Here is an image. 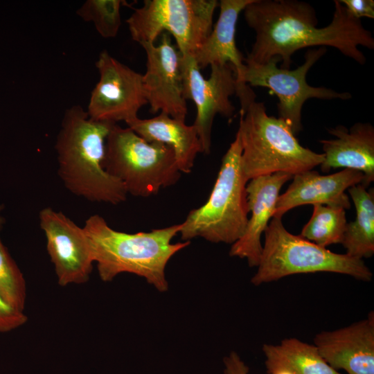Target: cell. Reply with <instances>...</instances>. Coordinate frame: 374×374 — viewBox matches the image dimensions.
<instances>
[{
	"label": "cell",
	"instance_id": "cell-1",
	"mask_svg": "<svg viewBox=\"0 0 374 374\" xmlns=\"http://www.w3.org/2000/svg\"><path fill=\"white\" fill-rule=\"evenodd\" d=\"M330 23L317 27L314 8L296 0H252L244 9L247 25L256 34L244 60L263 64L278 57L280 68L290 69L292 55L311 46H331L360 64L366 57L359 46L374 48V38L359 19L352 16L340 1H335Z\"/></svg>",
	"mask_w": 374,
	"mask_h": 374
},
{
	"label": "cell",
	"instance_id": "cell-2",
	"mask_svg": "<svg viewBox=\"0 0 374 374\" xmlns=\"http://www.w3.org/2000/svg\"><path fill=\"white\" fill-rule=\"evenodd\" d=\"M111 122L91 119L80 105L68 108L55 149L58 175L66 188L89 202L118 204L127 198L123 184L104 168Z\"/></svg>",
	"mask_w": 374,
	"mask_h": 374
},
{
	"label": "cell",
	"instance_id": "cell-3",
	"mask_svg": "<svg viewBox=\"0 0 374 374\" xmlns=\"http://www.w3.org/2000/svg\"><path fill=\"white\" fill-rule=\"evenodd\" d=\"M181 227L178 224L128 233L112 229L98 214L88 217L83 226L103 281L110 282L120 274L130 273L143 277L161 292L168 288L165 273L168 261L190 244V241L172 242Z\"/></svg>",
	"mask_w": 374,
	"mask_h": 374
},
{
	"label": "cell",
	"instance_id": "cell-4",
	"mask_svg": "<svg viewBox=\"0 0 374 374\" xmlns=\"http://www.w3.org/2000/svg\"><path fill=\"white\" fill-rule=\"evenodd\" d=\"M237 132L242 169L248 181L276 172L294 176L312 170L324 159L323 153L302 146L284 120L269 116L263 103L253 100L240 111Z\"/></svg>",
	"mask_w": 374,
	"mask_h": 374
},
{
	"label": "cell",
	"instance_id": "cell-5",
	"mask_svg": "<svg viewBox=\"0 0 374 374\" xmlns=\"http://www.w3.org/2000/svg\"><path fill=\"white\" fill-rule=\"evenodd\" d=\"M242 144L237 132L222 159L208 200L191 210L181 223L184 241L202 238L213 243L233 244L243 235L248 222L245 178L241 165Z\"/></svg>",
	"mask_w": 374,
	"mask_h": 374
},
{
	"label": "cell",
	"instance_id": "cell-6",
	"mask_svg": "<svg viewBox=\"0 0 374 374\" xmlns=\"http://www.w3.org/2000/svg\"><path fill=\"white\" fill-rule=\"evenodd\" d=\"M264 234L260 260L251 279L254 285L317 272L345 274L365 282L372 280L373 273L362 259L332 252L292 234L284 226L282 217L274 216Z\"/></svg>",
	"mask_w": 374,
	"mask_h": 374
},
{
	"label": "cell",
	"instance_id": "cell-7",
	"mask_svg": "<svg viewBox=\"0 0 374 374\" xmlns=\"http://www.w3.org/2000/svg\"><path fill=\"white\" fill-rule=\"evenodd\" d=\"M105 170L123 185L127 195L148 197L180 178L173 150L148 142L130 127L114 124L107 137Z\"/></svg>",
	"mask_w": 374,
	"mask_h": 374
},
{
	"label": "cell",
	"instance_id": "cell-8",
	"mask_svg": "<svg viewBox=\"0 0 374 374\" xmlns=\"http://www.w3.org/2000/svg\"><path fill=\"white\" fill-rule=\"evenodd\" d=\"M218 4L216 0H145L126 22L132 39L141 46L154 44L165 30L181 55H193L212 30Z\"/></svg>",
	"mask_w": 374,
	"mask_h": 374
},
{
	"label": "cell",
	"instance_id": "cell-9",
	"mask_svg": "<svg viewBox=\"0 0 374 374\" xmlns=\"http://www.w3.org/2000/svg\"><path fill=\"white\" fill-rule=\"evenodd\" d=\"M326 47L310 49L305 55V61L296 69L278 68L280 59L274 57L267 62L257 64L244 60V68L238 79L239 98L248 95L251 89L248 86L269 88L276 94L280 118L284 120L296 136L301 130V110L305 102L310 98L323 100L351 98L348 92H338L326 87L309 85L306 75L310 68L326 53Z\"/></svg>",
	"mask_w": 374,
	"mask_h": 374
},
{
	"label": "cell",
	"instance_id": "cell-10",
	"mask_svg": "<svg viewBox=\"0 0 374 374\" xmlns=\"http://www.w3.org/2000/svg\"><path fill=\"white\" fill-rule=\"evenodd\" d=\"M180 64L186 100H193L197 113L193 125L199 136L202 153L209 154L211 147V130L217 114L231 118L235 107L229 98L238 91L235 70L229 64L211 65L210 77L204 78L194 57L181 55Z\"/></svg>",
	"mask_w": 374,
	"mask_h": 374
},
{
	"label": "cell",
	"instance_id": "cell-11",
	"mask_svg": "<svg viewBox=\"0 0 374 374\" xmlns=\"http://www.w3.org/2000/svg\"><path fill=\"white\" fill-rule=\"evenodd\" d=\"M100 78L91 92L87 108L93 120L126 123L138 117L148 104L143 75L103 51L96 62Z\"/></svg>",
	"mask_w": 374,
	"mask_h": 374
},
{
	"label": "cell",
	"instance_id": "cell-12",
	"mask_svg": "<svg viewBox=\"0 0 374 374\" xmlns=\"http://www.w3.org/2000/svg\"><path fill=\"white\" fill-rule=\"evenodd\" d=\"M46 250L61 286L87 283L94 263L89 238L83 228L51 207L39 213Z\"/></svg>",
	"mask_w": 374,
	"mask_h": 374
},
{
	"label": "cell",
	"instance_id": "cell-13",
	"mask_svg": "<svg viewBox=\"0 0 374 374\" xmlns=\"http://www.w3.org/2000/svg\"><path fill=\"white\" fill-rule=\"evenodd\" d=\"M142 46L147 57L143 85L150 112L153 114L160 112L185 121L188 109L184 94L179 51L167 33L161 34L158 45L147 44Z\"/></svg>",
	"mask_w": 374,
	"mask_h": 374
},
{
	"label": "cell",
	"instance_id": "cell-14",
	"mask_svg": "<svg viewBox=\"0 0 374 374\" xmlns=\"http://www.w3.org/2000/svg\"><path fill=\"white\" fill-rule=\"evenodd\" d=\"M314 345L335 370L348 374H374V313L350 326L322 331Z\"/></svg>",
	"mask_w": 374,
	"mask_h": 374
},
{
	"label": "cell",
	"instance_id": "cell-15",
	"mask_svg": "<svg viewBox=\"0 0 374 374\" xmlns=\"http://www.w3.org/2000/svg\"><path fill=\"white\" fill-rule=\"evenodd\" d=\"M293 176L276 172L253 178L246 186L251 217L242 236L231 245L229 255L245 258L249 267H257L262 251L261 237L274 217L280 190Z\"/></svg>",
	"mask_w": 374,
	"mask_h": 374
},
{
	"label": "cell",
	"instance_id": "cell-16",
	"mask_svg": "<svg viewBox=\"0 0 374 374\" xmlns=\"http://www.w3.org/2000/svg\"><path fill=\"white\" fill-rule=\"evenodd\" d=\"M284 193L278 196L274 216L283 217L288 211L301 205L322 204L348 209L350 202L346 190L362 184V172L344 169L322 175L310 170L293 176Z\"/></svg>",
	"mask_w": 374,
	"mask_h": 374
},
{
	"label": "cell",
	"instance_id": "cell-17",
	"mask_svg": "<svg viewBox=\"0 0 374 374\" xmlns=\"http://www.w3.org/2000/svg\"><path fill=\"white\" fill-rule=\"evenodd\" d=\"M335 139L321 140L324 159L320 165L323 172L344 168L364 175L362 183L368 187L374 181V127L370 123H357L350 130L337 125L328 130Z\"/></svg>",
	"mask_w": 374,
	"mask_h": 374
},
{
	"label": "cell",
	"instance_id": "cell-18",
	"mask_svg": "<svg viewBox=\"0 0 374 374\" xmlns=\"http://www.w3.org/2000/svg\"><path fill=\"white\" fill-rule=\"evenodd\" d=\"M252 0H221L214 28L193 54L199 69L213 64H231L236 80L244 68V57L236 46L235 28L240 13Z\"/></svg>",
	"mask_w": 374,
	"mask_h": 374
},
{
	"label": "cell",
	"instance_id": "cell-19",
	"mask_svg": "<svg viewBox=\"0 0 374 374\" xmlns=\"http://www.w3.org/2000/svg\"><path fill=\"white\" fill-rule=\"evenodd\" d=\"M127 125L148 142L160 143L171 148L181 172H190L197 154L202 152L195 127L166 114L160 113L148 119L137 117Z\"/></svg>",
	"mask_w": 374,
	"mask_h": 374
},
{
	"label": "cell",
	"instance_id": "cell-20",
	"mask_svg": "<svg viewBox=\"0 0 374 374\" xmlns=\"http://www.w3.org/2000/svg\"><path fill=\"white\" fill-rule=\"evenodd\" d=\"M356 210V217L347 223L341 244L346 254L362 259L374 253V192L362 184L348 189Z\"/></svg>",
	"mask_w": 374,
	"mask_h": 374
},
{
	"label": "cell",
	"instance_id": "cell-21",
	"mask_svg": "<svg viewBox=\"0 0 374 374\" xmlns=\"http://www.w3.org/2000/svg\"><path fill=\"white\" fill-rule=\"evenodd\" d=\"M347 225L345 209L339 206L313 205V213L301 236L324 248L341 244Z\"/></svg>",
	"mask_w": 374,
	"mask_h": 374
},
{
	"label": "cell",
	"instance_id": "cell-22",
	"mask_svg": "<svg viewBox=\"0 0 374 374\" xmlns=\"http://www.w3.org/2000/svg\"><path fill=\"white\" fill-rule=\"evenodd\" d=\"M278 347L296 374H341L326 362L314 344L291 337L282 340Z\"/></svg>",
	"mask_w": 374,
	"mask_h": 374
},
{
	"label": "cell",
	"instance_id": "cell-23",
	"mask_svg": "<svg viewBox=\"0 0 374 374\" xmlns=\"http://www.w3.org/2000/svg\"><path fill=\"white\" fill-rule=\"evenodd\" d=\"M125 3L121 0H87L76 14L84 21L92 22L103 37L113 38L121 27V8Z\"/></svg>",
	"mask_w": 374,
	"mask_h": 374
},
{
	"label": "cell",
	"instance_id": "cell-24",
	"mask_svg": "<svg viewBox=\"0 0 374 374\" xmlns=\"http://www.w3.org/2000/svg\"><path fill=\"white\" fill-rule=\"evenodd\" d=\"M0 294L12 308L24 312L26 300V281L1 238Z\"/></svg>",
	"mask_w": 374,
	"mask_h": 374
},
{
	"label": "cell",
	"instance_id": "cell-25",
	"mask_svg": "<svg viewBox=\"0 0 374 374\" xmlns=\"http://www.w3.org/2000/svg\"><path fill=\"white\" fill-rule=\"evenodd\" d=\"M27 321L24 312L10 305L0 294V332H8L24 325Z\"/></svg>",
	"mask_w": 374,
	"mask_h": 374
},
{
	"label": "cell",
	"instance_id": "cell-26",
	"mask_svg": "<svg viewBox=\"0 0 374 374\" xmlns=\"http://www.w3.org/2000/svg\"><path fill=\"white\" fill-rule=\"evenodd\" d=\"M348 12L357 19L366 17L374 19V1L373 0H341Z\"/></svg>",
	"mask_w": 374,
	"mask_h": 374
},
{
	"label": "cell",
	"instance_id": "cell-27",
	"mask_svg": "<svg viewBox=\"0 0 374 374\" xmlns=\"http://www.w3.org/2000/svg\"><path fill=\"white\" fill-rule=\"evenodd\" d=\"M224 374H248L249 367L234 351L224 358Z\"/></svg>",
	"mask_w": 374,
	"mask_h": 374
},
{
	"label": "cell",
	"instance_id": "cell-28",
	"mask_svg": "<svg viewBox=\"0 0 374 374\" xmlns=\"http://www.w3.org/2000/svg\"><path fill=\"white\" fill-rule=\"evenodd\" d=\"M3 209H4L3 206L2 204H0V231L1 230L4 224V221H5V219L2 215Z\"/></svg>",
	"mask_w": 374,
	"mask_h": 374
}]
</instances>
